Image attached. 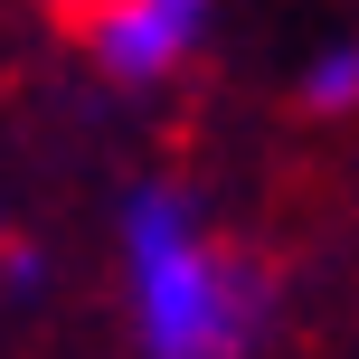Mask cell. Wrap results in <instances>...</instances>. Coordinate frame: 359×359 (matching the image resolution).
I'll return each instance as SVG.
<instances>
[{
    "label": "cell",
    "instance_id": "1",
    "mask_svg": "<svg viewBox=\"0 0 359 359\" xmlns=\"http://www.w3.org/2000/svg\"><path fill=\"white\" fill-rule=\"evenodd\" d=\"M133 255H142V331H151V350H227V331L246 322V303H236L227 265L180 236L170 208L133 217Z\"/></svg>",
    "mask_w": 359,
    "mask_h": 359
},
{
    "label": "cell",
    "instance_id": "4",
    "mask_svg": "<svg viewBox=\"0 0 359 359\" xmlns=\"http://www.w3.org/2000/svg\"><path fill=\"white\" fill-rule=\"evenodd\" d=\"M38 10H57V19H76V10H86V0H38Z\"/></svg>",
    "mask_w": 359,
    "mask_h": 359
},
{
    "label": "cell",
    "instance_id": "2",
    "mask_svg": "<svg viewBox=\"0 0 359 359\" xmlns=\"http://www.w3.org/2000/svg\"><path fill=\"white\" fill-rule=\"evenodd\" d=\"M198 10H208V0H86L67 29L86 38V57H95L104 76H123V86H161L180 57H189Z\"/></svg>",
    "mask_w": 359,
    "mask_h": 359
},
{
    "label": "cell",
    "instance_id": "3",
    "mask_svg": "<svg viewBox=\"0 0 359 359\" xmlns=\"http://www.w3.org/2000/svg\"><path fill=\"white\" fill-rule=\"evenodd\" d=\"M350 95H359V57H331V67H312V86H303V104H312V114H341Z\"/></svg>",
    "mask_w": 359,
    "mask_h": 359
}]
</instances>
